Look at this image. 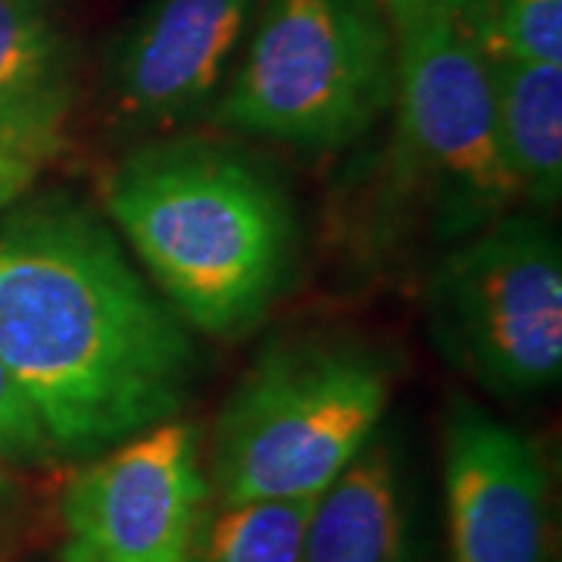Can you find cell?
Here are the masks:
<instances>
[{"label": "cell", "instance_id": "obj_5", "mask_svg": "<svg viewBox=\"0 0 562 562\" xmlns=\"http://www.w3.org/2000/svg\"><path fill=\"white\" fill-rule=\"evenodd\" d=\"M428 335L447 366L503 401L562 375V244L535 216L487 222L443 254L425 288Z\"/></svg>", "mask_w": 562, "mask_h": 562}, {"label": "cell", "instance_id": "obj_10", "mask_svg": "<svg viewBox=\"0 0 562 562\" xmlns=\"http://www.w3.org/2000/svg\"><path fill=\"white\" fill-rule=\"evenodd\" d=\"M297 562H422L406 447L391 425L316 494Z\"/></svg>", "mask_w": 562, "mask_h": 562}, {"label": "cell", "instance_id": "obj_15", "mask_svg": "<svg viewBox=\"0 0 562 562\" xmlns=\"http://www.w3.org/2000/svg\"><path fill=\"white\" fill-rule=\"evenodd\" d=\"M0 462L10 469H47L57 453L47 441L32 403L25 401L22 387L0 362Z\"/></svg>", "mask_w": 562, "mask_h": 562}, {"label": "cell", "instance_id": "obj_8", "mask_svg": "<svg viewBox=\"0 0 562 562\" xmlns=\"http://www.w3.org/2000/svg\"><path fill=\"white\" fill-rule=\"evenodd\" d=\"M441 479L450 562H553L550 475L525 431L457 397L443 413Z\"/></svg>", "mask_w": 562, "mask_h": 562}, {"label": "cell", "instance_id": "obj_2", "mask_svg": "<svg viewBox=\"0 0 562 562\" xmlns=\"http://www.w3.org/2000/svg\"><path fill=\"white\" fill-rule=\"evenodd\" d=\"M106 222L191 331L241 338L281 297L294 213L260 166L203 140L144 144L101 184Z\"/></svg>", "mask_w": 562, "mask_h": 562}, {"label": "cell", "instance_id": "obj_14", "mask_svg": "<svg viewBox=\"0 0 562 562\" xmlns=\"http://www.w3.org/2000/svg\"><path fill=\"white\" fill-rule=\"evenodd\" d=\"M484 47L525 63H562V0H482Z\"/></svg>", "mask_w": 562, "mask_h": 562}, {"label": "cell", "instance_id": "obj_4", "mask_svg": "<svg viewBox=\"0 0 562 562\" xmlns=\"http://www.w3.org/2000/svg\"><path fill=\"white\" fill-rule=\"evenodd\" d=\"M210 120L294 150H341L394 101V29L379 0H260Z\"/></svg>", "mask_w": 562, "mask_h": 562}, {"label": "cell", "instance_id": "obj_18", "mask_svg": "<svg viewBox=\"0 0 562 562\" xmlns=\"http://www.w3.org/2000/svg\"><path fill=\"white\" fill-rule=\"evenodd\" d=\"M453 3H462V0H379L391 29H401L406 22L419 20L425 13H435L441 7H453Z\"/></svg>", "mask_w": 562, "mask_h": 562}, {"label": "cell", "instance_id": "obj_17", "mask_svg": "<svg viewBox=\"0 0 562 562\" xmlns=\"http://www.w3.org/2000/svg\"><path fill=\"white\" fill-rule=\"evenodd\" d=\"M25 516V487L16 469L0 462V538H7Z\"/></svg>", "mask_w": 562, "mask_h": 562}, {"label": "cell", "instance_id": "obj_1", "mask_svg": "<svg viewBox=\"0 0 562 562\" xmlns=\"http://www.w3.org/2000/svg\"><path fill=\"white\" fill-rule=\"evenodd\" d=\"M0 362L57 460L85 462L179 419L201 353L113 225L54 198L0 225Z\"/></svg>", "mask_w": 562, "mask_h": 562}, {"label": "cell", "instance_id": "obj_9", "mask_svg": "<svg viewBox=\"0 0 562 562\" xmlns=\"http://www.w3.org/2000/svg\"><path fill=\"white\" fill-rule=\"evenodd\" d=\"M260 0H150L106 69L116 128L157 132L220 98Z\"/></svg>", "mask_w": 562, "mask_h": 562}, {"label": "cell", "instance_id": "obj_3", "mask_svg": "<svg viewBox=\"0 0 562 562\" xmlns=\"http://www.w3.org/2000/svg\"><path fill=\"white\" fill-rule=\"evenodd\" d=\"M394 369L350 338L272 341L222 403L206 457L220 503L316 497L384 422Z\"/></svg>", "mask_w": 562, "mask_h": 562}, {"label": "cell", "instance_id": "obj_6", "mask_svg": "<svg viewBox=\"0 0 562 562\" xmlns=\"http://www.w3.org/2000/svg\"><path fill=\"white\" fill-rule=\"evenodd\" d=\"M391 106L403 162L425 181L453 241L522 203L497 138L482 0L394 29Z\"/></svg>", "mask_w": 562, "mask_h": 562}, {"label": "cell", "instance_id": "obj_7", "mask_svg": "<svg viewBox=\"0 0 562 562\" xmlns=\"http://www.w3.org/2000/svg\"><path fill=\"white\" fill-rule=\"evenodd\" d=\"M210 497L198 425H154L63 487L60 562H184Z\"/></svg>", "mask_w": 562, "mask_h": 562}, {"label": "cell", "instance_id": "obj_12", "mask_svg": "<svg viewBox=\"0 0 562 562\" xmlns=\"http://www.w3.org/2000/svg\"><path fill=\"white\" fill-rule=\"evenodd\" d=\"M503 162L519 201L550 210L562 194V63L487 50Z\"/></svg>", "mask_w": 562, "mask_h": 562}, {"label": "cell", "instance_id": "obj_16", "mask_svg": "<svg viewBox=\"0 0 562 562\" xmlns=\"http://www.w3.org/2000/svg\"><path fill=\"white\" fill-rule=\"evenodd\" d=\"M47 166L50 162L38 160L32 154L0 147V210H10L13 203H20L22 194L41 179Z\"/></svg>", "mask_w": 562, "mask_h": 562}, {"label": "cell", "instance_id": "obj_11", "mask_svg": "<svg viewBox=\"0 0 562 562\" xmlns=\"http://www.w3.org/2000/svg\"><path fill=\"white\" fill-rule=\"evenodd\" d=\"M76 106V50L50 0H0V147L54 162Z\"/></svg>", "mask_w": 562, "mask_h": 562}, {"label": "cell", "instance_id": "obj_13", "mask_svg": "<svg viewBox=\"0 0 562 562\" xmlns=\"http://www.w3.org/2000/svg\"><path fill=\"white\" fill-rule=\"evenodd\" d=\"M313 501L220 503L210 497L184 562H297Z\"/></svg>", "mask_w": 562, "mask_h": 562}]
</instances>
